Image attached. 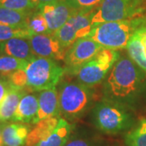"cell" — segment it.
Listing matches in <instances>:
<instances>
[{
	"label": "cell",
	"mask_w": 146,
	"mask_h": 146,
	"mask_svg": "<svg viewBox=\"0 0 146 146\" xmlns=\"http://www.w3.org/2000/svg\"><path fill=\"white\" fill-rule=\"evenodd\" d=\"M102 49L89 36L78 39L67 51L64 59L65 71L75 75L78 69L93 59Z\"/></svg>",
	"instance_id": "8"
},
{
	"label": "cell",
	"mask_w": 146,
	"mask_h": 146,
	"mask_svg": "<svg viewBox=\"0 0 146 146\" xmlns=\"http://www.w3.org/2000/svg\"><path fill=\"white\" fill-rule=\"evenodd\" d=\"M125 142L127 146H146V119H142L135 129L127 133Z\"/></svg>",
	"instance_id": "22"
},
{
	"label": "cell",
	"mask_w": 146,
	"mask_h": 146,
	"mask_svg": "<svg viewBox=\"0 0 146 146\" xmlns=\"http://www.w3.org/2000/svg\"><path fill=\"white\" fill-rule=\"evenodd\" d=\"M0 54L31 61L36 56L32 50L29 38L15 37L0 43Z\"/></svg>",
	"instance_id": "13"
},
{
	"label": "cell",
	"mask_w": 146,
	"mask_h": 146,
	"mask_svg": "<svg viewBox=\"0 0 146 146\" xmlns=\"http://www.w3.org/2000/svg\"><path fill=\"white\" fill-rule=\"evenodd\" d=\"M29 127L24 123H11L5 124L3 130L4 146H25L29 133Z\"/></svg>",
	"instance_id": "16"
},
{
	"label": "cell",
	"mask_w": 146,
	"mask_h": 146,
	"mask_svg": "<svg viewBox=\"0 0 146 146\" xmlns=\"http://www.w3.org/2000/svg\"><path fill=\"white\" fill-rule=\"evenodd\" d=\"M54 36L57 38L63 49L68 50L77 41L76 30L71 19L57 30Z\"/></svg>",
	"instance_id": "20"
},
{
	"label": "cell",
	"mask_w": 146,
	"mask_h": 146,
	"mask_svg": "<svg viewBox=\"0 0 146 146\" xmlns=\"http://www.w3.org/2000/svg\"><path fill=\"white\" fill-rule=\"evenodd\" d=\"M9 78V82L18 89H25L27 87V76L25 70H18L12 73Z\"/></svg>",
	"instance_id": "26"
},
{
	"label": "cell",
	"mask_w": 146,
	"mask_h": 146,
	"mask_svg": "<svg viewBox=\"0 0 146 146\" xmlns=\"http://www.w3.org/2000/svg\"><path fill=\"white\" fill-rule=\"evenodd\" d=\"M59 109L68 119H77L88 109L92 101L89 86L80 82H63L58 92Z\"/></svg>",
	"instance_id": "5"
},
{
	"label": "cell",
	"mask_w": 146,
	"mask_h": 146,
	"mask_svg": "<svg viewBox=\"0 0 146 146\" xmlns=\"http://www.w3.org/2000/svg\"><path fill=\"white\" fill-rule=\"evenodd\" d=\"M74 126L64 119H60L57 127L46 139L36 146H64L70 138Z\"/></svg>",
	"instance_id": "18"
},
{
	"label": "cell",
	"mask_w": 146,
	"mask_h": 146,
	"mask_svg": "<svg viewBox=\"0 0 146 146\" xmlns=\"http://www.w3.org/2000/svg\"><path fill=\"white\" fill-rule=\"evenodd\" d=\"M38 111V98L33 94H25L21 98L12 120L33 123Z\"/></svg>",
	"instance_id": "15"
},
{
	"label": "cell",
	"mask_w": 146,
	"mask_h": 146,
	"mask_svg": "<svg viewBox=\"0 0 146 146\" xmlns=\"http://www.w3.org/2000/svg\"><path fill=\"white\" fill-rule=\"evenodd\" d=\"M141 70L131 58L120 57L111 68L105 84L107 99L119 102L136 97L144 82Z\"/></svg>",
	"instance_id": "1"
},
{
	"label": "cell",
	"mask_w": 146,
	"mask_h": 146,
	"mask_svg": "<svg viewBox=\"0 0 146 146\" xmlns=\"http://www.w3.org/2000/svg\"><path fill=\"white\" fill-rule=\"evenodd\" d=\"M25 71L27 76V87L36 91H43L55 88L65 69L54 59L36 56L29 62Z\"/></svg>",
	"instance_id": "3"
},
{
	"label": "cell",
	"mask_w": 146,
	"mask_h": 146,
	"mask_svg": "<svg viewBox=\"0 0 146 146\" xmlns=\"http://www.w3.org/2000/svg\"><path fill=\"white\" fill-rule=\"evenodd\" d=\"M30 31L26 29L14 28L0 25V43L8 41L11 38L15 37H22V38H29L32 36Z\"/></svg>",
	"instance_id": "24"
},
{
	"label": "cell",
	"mask_w": 146,
	"mask_h": 146,
	"mask_svg": "<svg viewBox=\"0 0 146 146\" xmlns=\"http://www.w3.org/2000/svg\"><path fill=\"white\" fill-rule=\"evenodd\" d=\"M0 7L21 11H33L37 10L31 0H0Z\"/></svg>",
	"instance_id": "25"
},
{
	"label": "cell",
	"mask_w": 146,
	"mask_h": 146,
	"mask_svg": "<svg viewBox=\"0 0 146 146\" xmlns=\"http://www.w3.org/2000/svg\"><path fill=\"white\" fill-rule=\"evenodd\" d=\"M66 146H89V145L83 140H76L68 143Z\"/></svg>",
	"instance_id": "30"
},
{
	"label": "cell",
	"mask_w": 146,
	"mask_h": 146,
	"mask_svg": "<svg viewBox=\"0 0 146 146\" xmlns=\"http://www.w3.org/2000/svg\"><path fill=\"white\" fill-rule=\"evenodd\" d=\"M29 61L8 55H0V74L3 76H10L18 70H25Z\"/></svg>",
	"instance_id": "21"
},
{
	"label": "cell",
	"mask_w": 146,
	"mask_h": 146,
	"mask_svg": "<svg viewBox=\"0 0 146 146\" xmlns=\"http://www.w3.org/2000/svg\"><path fill=\"white\" fill-rule=\"evenodd\" d=\"M59 117H51L37 123L27 137L26 146H36L40 141L46 139L57 127Z\"/></svg>",
	"instance_id": "17"
},
{
	"label": "cell",
	"mask_w": 146,
	"mask_h": 146,
	"mask_svg": "<svg viewBox=\"0 0 146 146\" xmlns=\"http://www.w3.org/2000/svg\"><path fill=\"white\" fill-rule=\"evenodd\" d=\"M11 87V84L9 82V80L7 81L3 79H0V102L5 98Z\"/></svg>",
	"instance_id": "28"
},
{
	"label": "cell",
	"mask_w": 146,
	"mask_h": 146,
	"mask_svg": "<svg viewBox=\"0 0 146 146\" xmlns=\"http://www.w3.org/2000/svg\"><path fill=\"white\" fill-rule=\"evenodd\" d=\"M142 16L123 21L102 23L93 28L89 36L105 49L121 50L127 43L138 28L145 24Z\"/></svg>",
	"instance_id": "2"
},
{
	"label": "cell",
	"mask_w": 146,
	"mask_h": 146,
	"mask_svg": "<svg viewBox=\"0 0 146 146\" xmlns=\"http://www.w3.org/2000/svg\"><path fill=\"white\" fill-rule=\"evenodd\" d=\"M119 58V54L116 50L103 48L93 59L78 69L75 75L79 82L86 86L98 84L106 78Z\"/></svg>",
	"instance_id": "7"
},
{
	"label": "cell",
	"mask_w": 146,
	"mask_h": 146,
	"mask_svg": "<svg viewBox=\"0 0 146 146\" xmlns=\"http://www.w3.org/2000/svg\"><path fill=\"white\" fill-rule=\"evenodd\" d=\"M33 54L38 57L54 60H64L67 50L63 49L57 38L52 34H34L29 38Z\"/></svg>",
	"instance_id": "10"
},
{
	"label": "cell",
	"mask_w": 146,
	"mask_h": 146,
	"mask_svg": "<svg viewBox=\"0 0 146 146\" xmlns=\"http://www.w3.org/2000/svg\"><path fill=\"white\" fill-rule=\"evenodd\" d=\"M37 10L43 15L48 24V33L52 35L79 11L70 0H58L42 6Z\"/></svg>",
	"instance_id": "9"
},
{
	"label": "cell",
	"mask_w": 146,
	"mask_h": 146,
	"mask_svg": "<svg viewBox=\"0 0 146 146\" xmlns=\"http://www.w3.org/2000/svg\"><path fill=\"white\" fill-rule=\"evenodd\" d=\"M56 1H58V0H31L33 4L36 7V9H38L39 7H41L42 6L51 3L56 2Z\"/></svg>",
	"instance_id": "29"
},
{
	"label": "cell",
	"mask_w": 146,
	"mask_h": 146,
	"mask_svg": "<svg viewBox=\"0 0 146 146\" xmlns=\"http://www.w3.org/2000/svg\"><path fill=\"white\" fill-rule=\"evenodd\" d=\"M146 11V0H103L94 9L92 25L133 19Z\"/></svg>",
	"instance_id": "4"
},
{
	"label": "cell",
	"mask_w": 146,
	"mask_h": 146,
	"mask_svg": "<svg viewBox=\"0 0 146 146\" xmlns=\"http://www.w3.org/2000/svg\"><path fill=\"white\" fill-rule=\"evenodd\" d=\"M58 94L56 88L43 90L38 97V111L33 124L51 117H58L60 115Z\"/></svg>",
	"instance_id": "11"
},
{
	"label": "cell",
	"mask_w": 146,
	"mask_h": 146,
	"mask_svg": "<svg viewBox=\"0 0 146 146\" xmlns=\"http://www.w3.org/2000/svg\"><path fill=\"white\" fill-rule=\"evenodd\" d=\"M6 123H0V146L3 145V130L5 126Z\"/></svg>",
	"instance_id": "31"
},
{
	"label": "cell",
	"mask_w": 146,
	"mask_h": 146,
	"mask_svg": "<svg viewBox=\"0 0 146 146\" xmlns=\"http://www.w3.org/2000/svg\"><path fill=\"white\" fill-rule=\"evenodd\" d=\"M127 50L131 60L146 72V24L133 33L127 43Z\"/></svg>",
	"instance_id": "12"
},
{
	"label": "cell",
	"mask_w": 146,
	"mask_h": 146,
	"mask_svg": "<svg viewBox=\"0 0 146 146\" xmlns=\"http://www.w3.org/2000/svg\"><path fill=\"white\" fill-rule=\"evenodd\" d=\"M94 124L106 134H118L131 124V115L119 102L104 101L97 105L94 110Z\"/></svg>",
	"instance_id": "6"
},
{
	"label": "cell",
	"mask_w": 146,
	"mask_h": 146,
	"mask_svg": "<svg viewBox=\"0 0 146 146\" xmlns=\"http://www.w3.org/2000/svg\"><path fill=\"white\" fill-rule=\"evenodd\" d=\"M27 94L26 89H18L11 85L5 98L0 102V123L12 119L21 98Z\"/></svg>",
	"instance_id": "14"
},
{
	"label": "cell",
	"mask_w": 146,
	"mask_h": 146,
	"mask_svg": "<svg viewBox=\"0 0 146 146\" xmlns=\"http://www.w3.org/2000/svg\"><path fill=\"white\" fill-rule=\"evenodd\" d=\"M78 10H93L98 7L103 0H70Z\"/></svg>",
	"instance_id": "27"
},
{
	"label": "cell",
	"mask_w": 146,
	"mask_h": 146,
	"mask_svg": "<svg viewBox=\"0 0 146 146\" xmlns=\"http://www.w3.org/2000/svg\"><path fill=\"white\" fill-rule=\"evenodd\" d=\"M32 12L11 10L0 7V25L28 29V21Z\"/></svg>",
	"instance_id": "19"
},
{
	"label": "cell",
	"mask_w": 146,
	"mask_h": 146,
	"mask_svg": "<svg viewBox=\"0 0 146 146\" xmlns=\"http://www.w3.org/2000/svg\"><path fill=\"white\" fill-rule=\"evenodd\" d=\"M28 29L33 35L34 34H49L48 24L39 10L33 11L28 21Z\"/></svg>",
	"instance_id": "23"
}]
</instances>
